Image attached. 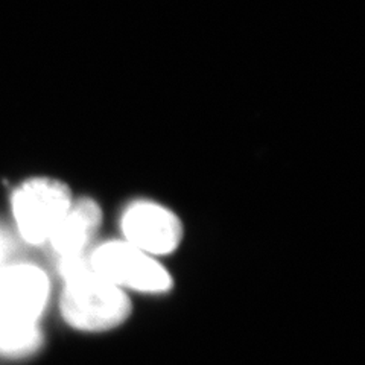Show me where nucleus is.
<instances>
[{"label": "nucleus", "mask_w": 365, "mask_h": 365, "mask_svg": "<svg viewBox=\"0 0 365 365\" xmlns=\"http://www.w3.org/2000/svg\"><path fill=\"white\" fill-rule=\"evenodd\" d=\"M102 224L99 204L91 198L73 200L48 244L58 259L84 256Z\"/></svg>", "instance_id": "nucleus-6"}, {"label": "nucleus", "mask_w": 365, "mask_h": 365, "mask_svg": "<svg viewBox=\"0 0 365 365\" xmlns=\"http://www.w3.org/2000/svg\"><path fill=\"white\" fill-rule=\"evenodd\" d=\"M64 280L60 309L64 322L83 332H104L120 326L131 314L127 292L90 267L88 256L58 260Z\"/></svg>", "instance_id": "nucleus-1"}, {"label": "nucleus", "mask_w": 365, "mask_h": 365, "mask_svg": "<svg viewBox=\"0 0 365 365\" xmlns=\"http://www.w3.org/2000/svg\"><path fill=\"white\" fill-rule=\"evenodd\" d=\"M6 255H8V241L6 237L0 233V267L5 265Z\"/></svg>", "instance_id": "nucleus-8"}, {"label": "nucleus", "mask_w": 365, "mask_h": 365, "mask_svg": "<svg viewBox=\"0 0 365 365\" xmlns=\"http://www.w3.org/2000/svg\"><path fill=\"white\" fill-rule=\"evenodd\" d=\"M49 292L48 274L37 265L0 267V326H38Z\"/></svg>", "instance_id": "nucleus-4"}, {"label": "nucleus", "mask_w": 365, "mask_h": 365, "mask_svg": "<svg viewBox=\"0 0 365 365\" xmlns=\"http://www.w3.org/2000/svg\"><path fill=\"white\" fill-rule=\"evenodd\" d=\"M43 336L38 326H0V355L25 358L37 351Z\"/></svg>", "instance_id": "nucleus-7"}, {"label": "nucleus", "mask_w": 365, "mask_h": 365, "mask_svg": "<svg viewBox=\"0 0 365 365\" xmlns=\"http://www.w3.org/2000/svg\"><path fill=\"white\" fill-rule=\"evenodd\" d=\"M123 241L153 257L174 253L182 239L178 216L165 205L139 200L123 210L120 218Z\"/></svg>", "instance_id": "nucleus-5"}, {"label": "nucleus", "mask_w": 365, "mask_h": 365, "mask_svg": "<svg viewBox=\"0 0 365 365\" xmlns=\"http://www.w3.org/2000/svg\"><path fill=\"white\" fill-rule=\"evenodd\" d=\"M72 202L71 190L58 180L34 178L23 182L13 197L14 221L23 241L48 244Z\"/></svg>", "instance_id": "nucleus-3"}, {"label": "nucleus", "mask_w": 365, "mask_h": 365, "mask_svg": "<svg viewBox=\"0 0 365 365\" xmlns=\"http://www.w3.org/2000/svg\"><path fill=\"white\" fill-rule=\"evenodd\" d=\"M88 260L95 272L125 292L130 289L163 294L173 288V277L157 257L143 253L123 239L96 245L88 253Z\"/></svg>", "instance_id": "nucleus-2"}]
</instances>
